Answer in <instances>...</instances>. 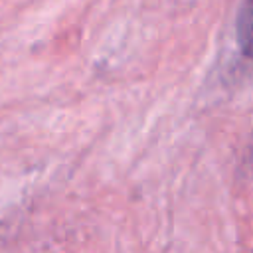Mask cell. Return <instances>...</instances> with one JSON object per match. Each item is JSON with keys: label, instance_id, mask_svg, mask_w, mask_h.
I'll return each instance as SVG.
<instances>
[{"label": "cell", "instance_id": "cell-1", "mask_svg": "<svg viewBox=\"0 0 253 253\" xmlns=\"http://www.w3.org/2000/svg\"><path fill=\"white\" fill-rule=\"evenodd\" d=\"M235 36L241 51L253 59V0H243L239 14H237V26Z\"/></svg>", "mask_w": 253, "mask_h": 253}]
</instances>
